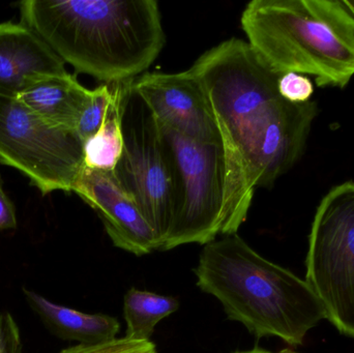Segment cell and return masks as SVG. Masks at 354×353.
<instances>
[{"mask_svg":"<svg viewBox=\"0 0 354 353\" xmlns=\"http://www.w3.org/2000/svg\"><path fill=\"white\" fill-rule=\"evenodd\" d=\"M189 70L201 84L220 132L226 168L222 236H233L247 219L268 138L301 104L281 97V75L236 37L204 52Z\"/></svg>","mask_w":354,"mask_h":353,"instance_id":"cell-1","label":"cell"},{"mask_svg":"<svg viewBox=\"0 0 354 353\" xmlns=\"http://www.w3.org/2000/svg\"><path fill=\"white\" fill-rule=\"evenodd\" d=\"M19 8L64 64L106 84L145 74L166 43L156 0H26Z\"/></svg>","mask_w":354,"mask_h":353,"instance_id":"cell-2","label":"cell"},{"mask_svg":"<svg viewBox=\"0 0 354 353\" xmlns=\"http://www.w3.org/2000/svg\"><path fill=\"white\" fill-rule=\"evenodd\" d=\"M194 274L198 287L222 304L227 317L258 339L303 345L307 334L326 319L307 282L260 256L237 234L204 245Z\"/></svg>","mask_w":354,"mask_h":353,"instance_id":"cell-3","label":"cell"},{"mask_svg":"<svg viewBox=\"0 0 354 353\" xmlns=\"http://www.w3.org/2000/svg\"><path fill=\"white\" fill-rule=\"evenodd\" d=\"M248 43L278 74L344 88L354 76V17L339 0H253L243 10Z\"/></svg>","mask_w":354,"mask_h":353,"instance_id":"cell-4","label":"cell"},{"mask_svg":"<svg viewBox=\"0 0 354 353\" xmlns=\"http://www.w3.org/2000/svg\"><path fill=\"white\" fill-rule=\"evenodd\" d=\"M133 80L124 95V151L113 174L149 222L160 251L176 217V168L157 120L133 90Z\"/></svg>","mask_w":354,"mask_h":353,"instance_id":"cell-5","label":"cell"},{"mask_svg":"<svg viewBox=\"0 0 354 353\" xmlns=\"http://www.w3.org/2000/svg\"><path fill=\"white\" fill-rule=\"evenodd\" d=\"M306 282L342 335L354 338V182L322 199L312 225Z\"/></svg>","mask_w":354,"mask_h":353,"instance_id":"cell-6","label":"cell"},{"mask_svg":"<svg viewBox=\"0 0 354 353\" xmlns=\"http://www.w3.org/2000/svg\"><path fill=\"white\" fill-rule=\"evenodd\" d=\"M158 124L171 153L177 182L176 217L160 251L209 244L222 236L224 228L226 168L222 144L198 142Z\"/></svg>","mask_w":354,"mask_h":353,"instance_id":"cell-7","label":"cell"},{"mask_svg":"<svg viewBox=\"0 0 354 353\" xmlns=\"http://www.w3.org/2000/svg\"><path fill=\"white\" fill-rule=\"evenodd\" d=\"M0 163L19 170L43 195L73 192L84 167L83 141L18 99L0 97Z\"/></svg>","mask_w":354,"mask_h":353,"instance_id":"cell-8","label":"cell"},{"mask_svg":"<svg viewBox=\"0 0 354 353\" xmlns=\"http://www.w3.org/2000/svg\"><path fill=\"white\" fill-rule=\"evenodd\" d=\"M132 88L159 124L198 142L221 143L203 88L189 70L145 73L132 81Z\"/></svg>","mask_w":354,"mask_h":353,"instance_id":"cell-9","label":"cell"},{"mask_svg":"<svg viewBox=\"0 0 354 353\" xmlns=\"http://www.w3.org/2000/svg\"><path fill=\"white\" fill-rule=\"evenodd\" d=\"M73 192L97 211L114 246L136 256L159 251L155 232L113 172L83 167Z\"/></svg>","mask_w":354,"mask_h":353,"instance_id":"cell-10","label":"cell"},{"mask_svg":"<svg viewBox=\"0 0 354 353\" xmlns=\"http://www.w3.org/2000/svg\"><path fill=\"white\" fill-rule=\"evenodd\" d=\"M68 73L32 29L22 22L0 23V97L17 99L32 79Z\"/></svg>","mask_w":354,"mask_h":353,"instance_id":"cell-11","label":"cell"},{"mask_svg":"<svg viewBox=\"0 0 354 353\" xmlns=\"http://www.w3.org/2000/svg\"><path fill=\"white\" fill-rule=\"evenodd\" d=\"M91 95L68 73L32 79L17 99L50 124L76 131Z\"/></svg>","mask_w":354,"mask_h":353,"instance_id":"cell-12","label":"cell"},{"mask_svg":"<svg viewBox=\"0 0 354 353\" xmlns=\"http://www.w3.org/2000/svg\"><path fill=\"white\" fill-rule=\"evenodd\" d=\"M22 292L31 310L62 339L79 344H99L118 338L120 323L115 317L88 314L55 304L29 288L23 287Z\"/></svg>","mask_w":354,"mask_h":353,"instance_id":"cell-13","label":"cell"},{"mask_svg":"<svg viewBox=\"0 0 354 353\" xmlns=\"http://www.w3.org/2000/svg\"><path fill=\"white\" fill-rule=\"evenodd\" d=\"M130 81L120 83L118 97L103 126L97 134L83 142L84 167L113 172L120 162L124 146L122 128L124 95Z\"/></svg>","mask_w":354,"mask_h":353,"instance_id":"cell-14","label":"cell"},{"mask_svg":"<svg viewBox=\"0 0 354 353\" xmlns=\"http://www.w3.org/2000/svg\"><path fill=\"white\" fill-rule=\"evenodd\" d=\"M178 308V300L174 296L131 288L124 298V338L132 341H151L156 325Z\"/></svg>","mask_w":354,"mask_h":353,"instance_id":"cell-15","label":"cell"},{"mask_svg":"<svg viewBox=\"0 0 354 353\" xmlns=\"http://www.w3.org/2000/svg\"><path fill=\"white\" fill-rule=\"evenodd\" d=\"M120 83H105L91 90L76 126L77 134L83 142L97 134L103 126L118 97Z\"/></svg>","mask_w":354,"mask_h":353,"instance_id":"cell-16","label":"cell"},{"mask_svg":"<svg viewBox=\"0 0 354 353\" xmlns=\"http://www.w3.org/2000/svg\"><path fill=\"white\" fill-rule=\"evenodd\" d=\"M59 353H157L151 341H132L127 338H116L99 344H78Z\"/></svg>","mask_w":354,"mask_h":353,"instance_id":"cell-17","label":"cell"},{"mask_svg":"<svg viewBox=\"0 0 354 353\" xmlns=\"http://www.w3.org/2000/svg\"><path fill=\"white\" fill-rule=\"evenodd\" d=\"M278 90L281 97L293 104L309 102L314 93V85L305 75L286 73L279 78Z\"/></svg>","mask_w":354,"mask_h":353,"instance_id":"cell-18","label":"cell"},{"mask_svg":"<svg viewBox=\"0 0 354 353\" xmlns=\"http://www.w3.org/2000/svg\"><path fill=\"white\" fill-rule=\"evenodd\" d=\"M20 329L10 313L0 312V353H21Z\"/></svg>","mask_w":354,"mask_h":353,"instance_id":"cell-19","label":"cell"},{"mask_svg":"<svg viewBox=\"0 0 354 353\" xmlns=\"http://www.w3.org/2000/svg\"><path fill=\"white\" fill-rule=\"evenodd\" d=\"M18 226L14 203L3 190V180L0 175V231L16 229Z\"/></svg>","mask_w":354,"mask_h":353,"instance_id":"cell-20","label":"cell"},{"mask_svg":"<svg viewBox=\"0 0 354 353\" xmlns=\"http://www.w3.org/2000/svg\"><path fill=\"white\" fill-rule=\"evenodd\" d=\"M234 353H297V352H295V350H291V348H285V350H281V352H268V350H263V348L260 347H255L253 348V350H247V352H237Z\"/></svg>","mask_w":354,"mask_h":353,"instance_id":"cell-21","label":"cell"},{"mask_svg":"<svg viewBox=\"0 0 354 353\" xmlns=\"http://www.w3.org/2000/svg\"><path fill=\"white\" fill-rule=\"evenodd\" d=\"M343 1H344L345 6L351 10V14L354 17V0H343Z\"/></svg>","mask_w":354,"mask_h":353,"instance_id":"cell-22","label":"cell"}]
</instances>
